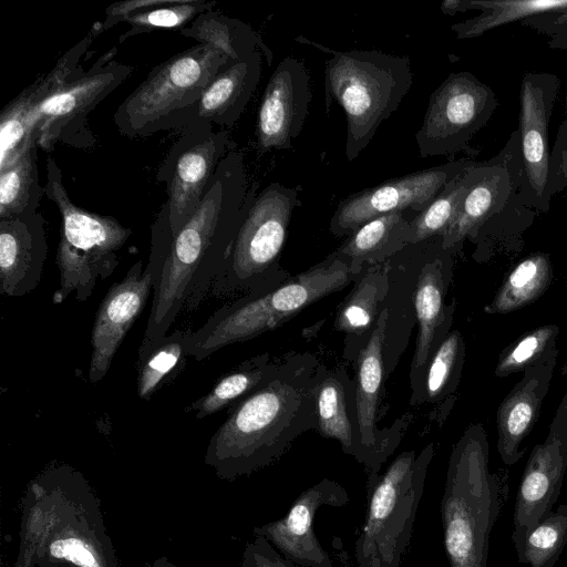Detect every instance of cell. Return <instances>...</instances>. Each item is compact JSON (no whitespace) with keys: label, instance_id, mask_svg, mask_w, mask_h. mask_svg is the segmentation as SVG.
Here are the masks:
<instances>
[{"label":"cell","instance_id":"6da1fadb","mask_svg":"<svg viewBox=\"0 0 567 567\" xmlns=\"http://www.w3.org/2000/svg\"><path fill=\"white\" fill-rule=\"evenodd\" d=\"M255 197L243 154L234 146L217 166L193 216L173 238L140 348L164 337L182 311L197 310L209 296Z\"/></svg>","mask_w":567,"mask_h":567},{"label":"cell","instance_id":"7a4b0ae2","mask_svg":"<svg viewBox=\"0 0 567 567\" xmlns=\"http://www.w3.org/2000/svg\"><path fill=\"white\" fill-rule=\"evenodd\" d=\"M319 363L310 352L285 353L268 383L227 410L204 456L219 478L234 481L262 470L277 462L300 435L317 431Z\"/></svg>","mask_w":567,"mask_h":567},{"label":"cell","instance_id":"3957f363","mask_svg":"<svg viewBox=\"0 0 567 567\" xmlns=\"http://www.w3.org/2000/svg\"><path fill=\"white\" fill-rule=\"evenodd\" d=\"M508 495L507 480L489 472L484 432L468 427L450 455L441 501L450 567H487L489 536Z\"/></svg>","mask_w":567,"mask_h":567},{"label":"cell","instance_id":"277c9868","mask_svg":"<svg viewBox=\"0 0 567 567\" xmlns=\"http://www.w3.org/2000/svg\"><path fill=\"white\" fill-rule=\"evenodd\" d=\"M357 276L334 250L276 288L248 293L221 306L192 332L189 355L200 361L227 346L272 331L310 305L341 291Z\"/></svg>","mask_w":567,"mask_h":567},{"label":"cell","instance_id":"5b68a950","mask_svg":"<svg viewBox=\"0 0 567 567\" xmlns=\"http://www.w3.org/2000/svg\"><path fill=\"white\" fill-rule=\"evenodd\" d=\"M324 65L326 107L339 103L347 118L346 156L353 161L413 83L408 56L377 50L331 51Z\"/></svg>","mask_w":567,"mask_h":567},{"label":"cell","instance_id":"8992f818","mask_svg":"<svg viewBox=\"0 0 567 567\" xmlns=\"http://www.w3.org/2000/svg\"><path fill=\"white\" fill-rule=\"evenodd\" d=\"M230 62L220 50L198 43L154 66L114 112L118 132L135 138L183 130L195 121L204 90Z\"/></svg>","mask_w":567,"mask_h":567},{"label":"cell","instance_id":"52a82bcc","mask_svg":"<svg viewBox=\"0 0 567 567\" xmlns=\"http://www.w3.org/2000/svg\"><path fill=\"white\" fill-rule=\"evenodd\" d=\"M44 196L61 215L56 265L60 284L52 301L60 305L71 293L78 301L89 299L99 280L109 278L118 265V252L132 230L116 218L75 205L63 184L62 171L54 157L45 162Z\"/></svg>","mask_w":567,"mask_h":567},{"label":"cell","instance_id":"ba28073f","mask_svg":"<svg viewBox=\"0 0 567 567\" xmlns=\"http://www.w3.org/2000/svg\"><path fill=\"white\" fill-rule=\"evenodd\" d=\"M299 205L298 189L279 183L256 195L209 296L239 298L276 288L291 276L280 257L292 212Z\"/></svg>","mask_w":567,"mask_h":567},{"label":"cell","instance_id":"9c48e42d","mask_svg":"<svg viewBox=\"0 0 567 567\" xmlns=\"http://www.w3.org/2000/svg\"><path fill=\"white\" fill-rule=\"evenodd\" d=\"M433 456V443L419 454L400 453L367 492L365 522L355 543L357 567L401 566Z\"/></svg>","mask_w":567,"mask_h":567},{"label":"cell","instance_id":"30bf717a","mask_svg":"<svg viewBox=\"0 0 567 567\" xmlns=\"http://www.w3.org/2000/svg\"><path fill=\"white\" fill-rule=\"evenodd\" d=\"M466 175L467 187L452 224L442 236L443 248H457L465 238L474 239L493 221L533 218L537 213L520 195L523 164L517 130L495 156L475 162Z\"/></svg>","mask_w":567,"mask_h":567},{"label":"cell","instance_id":"8fae6325","mask_svg":"<svg viewBox=\"0 0 567 567\" xmlns=\"http://www.w3.org/2000/svg\"><path fill=\"white\" fill-rule=\"evenodd\" d=\"M112 48L85 71L82 64L72 78L35 112L30 133L38 147L50 153L58 143L91 151L97 140L87 125L90 113L118 87L132 68L114 60Z\"/></svg>","mask_w":567,"mask_h":567},{"label":"cell","instance_id":"7c38bea8","mask_svg":"<svg viewBox=\"0 0 567 567\" xmlns=\"http://www.w3.org/2000/svg\"><path fill=\"white\" fill-rule=\"evenodd\" d=\"M386 309L380 315L368 343L359 353L354 364L353 422L355 434L354 458L368 473L367 492L378 482L382 465L399 446L403 433L413 415L406 413L392 425L378 427L380 396L385 377L384 340Z\"/></svg>","mask_w":567,"mask_h":567},{"label":"cell","instance_id":"4fadbf2b","mask_svg":"<svg viewBox=\"0 0 567 567\" xmlns=\"http://www.w3.org/2000/svg\"><path fill=\"white\" fill-rule=\"evenodd\" d=\"M497 105L494 91L474 74L450 73L431 94L415 135L421 157L462 150L487 124Z\"/></svg>","mask_w":567,"mask_h":567},{"label":"cell","instance_id":"5bb4252c","mask_svg":"<svg viewBox=\"0 0 567 567\" xmlns=\"http://www.w3.org/2000/svg\"><path fill=\"white\" fill-rule=\"evenodd\" d=\"M235 144L226 130L194 121L182 130L158 166L156 178L165 183L173 237L190 219L224 156Z\"/></svg>","mask_w":567,"mask_h":567},{"label":"cell","instance_id":"9a60e30c","mask_svg":"<svg viewBox=\"0 0 567 567\" xmlns=\"http://www.w3.org/2000/svg\"><path fill=\"white\" fill-rule=\"evenodd\" d=\"M474 163L470 159L452 161L351 194L334 210L330 231L337 237H348L379 216L404 210L416 214L433 202L450 181Z\"/></svg>","mask_w":567,"mask_h":567},{"label":"cell","instance_id":"2e32d148","mask_svg":"<svg viewBox=\"0 0 567 567\" xmlns=\"http://www.w3.org/2000/svg\"><path fill=\"white\" fill-rule=\"evenodd\" d=\"M559 86V78L549 72H527L520 84L517 128L523 164L520 195L537 213H547L550 207L548 128Z\"/></svg>","mask_w":567,"mask_h":567},{"label":"cell","instance_id":"e0dca14e","mask_svg":"<svg viewBox=\"0 0 567 567\" xmlns=\"http://www.w3.org/2000/svg\"><path fill=\"white\" fill-rule=\"evenodd\" d=\"M442 240V236L431 238L414 295L417 333L410 367L412 406L422 405L426 368L450 333L453 318L454 305H445V293L452 274V255L456 248H443Z\"/></svg>","mask_w":567,"mask_h":567},{"label":"cell","instance_id":"ac0fdd59","mask_svg":"<svg viewBox=\"0 0 567 567\" xmlns=\"http://www.w3.org/2000/svg\"><path fill=\"white\" fill-rule=\"evenodd\" d=\"M154 286L151 270L137 260L104 296L91 332L92 354L87 373L91 383L101 381L109 372L115 353L142 315Z\"/></svg>","mask_w":567,"mask_h":567},{"label":"cell","instance_id":"d6986e66","mask_svg":"<svg viewBox=\"0 0 567 567\" xmlns=\"http://www.w3.org/2000/svg\"><path fill=\"white\" fill-rule=\"evenodd\" d=\"M349 501L350 496L342 485L322 478L303 491L284 517L255 527L252 534L265 537L299 567H333L315 534L313 519L320 507H341Z\"/></svg>","mask_w":567,"mask_h":567},{"label":"cell","instance_id":"ffe728a7","mask_svg":"<svg viewBox=\"0 0 567 567\" xmlns=\"http://www.w3.org/2000/svg\"><path fill=\"white\" fill-rule=\"evenodd\" d=\"M310 101L306 64L296 58H285L269 78L260 101L256 125L259 151L289 150L302 130Z\"/></svg>","mask_w":567,"mask_h":567},{"label":"cell","instance_id":"44dd1931","mask_svg":"<svg viewBox=\"0 0 567 567\" xmlns=\"http://www.w3.org/2000/svg\"><path fill=\"white\" fill-rule=\"evenodd\" d=\"M93 34L69 49L53 69L37 79L10 101L0 113V169L14 162L35 137L30 123L38 109L54 95L75 73L89 50Z\"/></svg>","mask_w":567,"mask_h":567},{"label":"cell","instance_id":"7402d4cb","mask_svg":"<svg viewBox=\"0 0 567 567\" xmlns=\"http://www.w3.org/2000/svg\"><path fill=\"white\" fill-rule=\"evenodd\" d=\"M47 256L41 213L0 219V293L17 298L33 291L42 278Z\"/></svg>","mask_w":567,"mask_h":567},{"label":"cell","instance_id":"603a6c76","mask_svg":"<svg viewBox=\"0 0 567 567\" xmlns=\"http://www.w3.org/2000/svg\"><path fill=\"white\" fill-rule=\"evenodd\" d=\"M566 468V442L556 433L534 447L516 493L512 540L519 538L553 511Z\"/></svg>","mask_w":567,"mask_h":567},{"label":"cell","instance_id":"cb8c5ba5","mask_svg":"<svg viewBox=\"0 0 567 567\" xmlns=\"http://www.w3.org/2000/svg\"><path fill=\"white\" fill-rule=\"evenodd\" d=\"M430 241L431 238L409 244L388 260V292L384 300L388 315L384 340L386 379L395 370L405 352L416 324L414 295Z\"/></svg>","mask_w":567,"mask_h":567},{"label":"cell","instance_id":"d4e9b609","mask_svg":"<svg viewBox=\"0 0 567 567\" xmlns=\"http://www.w3.org/2000/svg\"><path fill=\"white\" fill-rule=\"evenodd\" d=\"M33 564L55 567H117L112 543L99 509L71 514L37 551Z\"/></svg>","mask_w":567,"mask_h":567},{"label":"cell","instance_id":"484cf974","mask_svg":"<svg viewBox=\"0 0 567 567\" xmlns=\"http://www.w3.org/2000/svg\"><path fill=\"white\" fill-rule=\"evenodd\" d=\"M388 271V261L364 266L336 310L333 329L344 336L342 358L351 365L368 343L384 309Z\"/></svg>","mask_w":567,"mask_h":567},{"label":"cell","instance_id":"4316f807","mask_svg":"<svg viewBox=\"0 0 567 567\" xmlns=\"http://www.w3.org/2000/svg\"><path fill=\"white\" fill-rule=\"evenodd\" d=\"M262 52L225 65L204 90L195 121L233 126L250 101L261 75Z\"/></svg>","mask_w":567,"mask_h":567},{"label":"cell","instance_id":"83f0119b","mask_svg":"<svg viewBox=\"0 0 567 567\" xmlns=\"http://www.w3.org/2000/svg\"><path fill=\"white\" fill-rule=\"evenodd\" d=\"M317 432L337 440L344 454L354 456L353 382L347 367L319 363L315 389Z\"/></svg>","mask_w":567,"mask_h":567},{"label":"cell","instance_id":"f1b7e54d","mask_svg":"<svg viewBox=\"0 0 567 567\" xmlns=\"http://www.w3.org/2000/svg\"><path fill=\"white\" fill-rule=\"evenodd\" d=\"M408 212L411 210L389 213L368 221L350 234L336 250L354 274H359L364 266L388 261L412 244V218L408 217Z\"/></svg>","mask_w":567,"mask_h":567},{"label":"cell","instance_id":"f546056e","mask_svg":"<svg viewBox=\"0 0 567 567\" xmlns=\"http://www.w3.org/2000/svg\"><path fill=\"white\" fill-rule=\"evenodd\" d=\"M281 357L265 352L240 362L224 374L209 392L194 401L186 411L197 420L228 410L268 383L277 373Z\"/></svg>","mask_w":567,"mask_h":567},{"label":"cell","instance_id":"4dcf8cb0","mask_svg":"<svg viewBox=\"0 0 567 567\" xmlns=\"http://www.w3.org/2000/svg\"><path fill=\"white\" fill-rule=\"evenodd\" d=\"M178 33L220 50L233 62L245 60L257 50L268 64L272 61L271 50L250 25L214 9L197 16Z\"/></svg>","mask_w":567,"mask_h":567},{"label":"cell","instance_id":"1f68e13d","mask_svg":"<svg viewBox=\"0 0 567 567\" xmlns=\"http://www.w3.org/2000/svg\"><path fill=\"white\" fill-rule=\"evenodd\" d=\"M190 330L166 333L146 348L138 349L137 394L148 401L164 385L172 382L186 367L189 355Z\"/></svg>","mask_w":567,"mask_h":567},{"label":"cell","instance_id":"d6a6232c","mask_svg":"<svg viewBox=\"0 0 567 567\" xmlns=\"http://www.w3.org/2000/svg\"><path fill=\"white\" fill-rule=\"evenodd\" d=\"M38 148L34 137L14 162L0 169V219L38 213L44 195L39 181Z\"/></svg>","mask_w":567,"mask_h":567},{"label":"cell","instance_id":"836d02e7","mask_svg":"<svg viewBox=\"0 0 567 567\" xmlns=\"http://www.w3.org/2000/svg\"><path fill=\"white\" fill-rule=\"evenodd\" d=\"M537 380L519 384L502 402L497 412L498 452L507 465L516 463L524 452L519 444L532 430L540 406Z\"/></svg>","mask_w":567,"mask_h":567},{"label":"cell","instance_id":"e575fe53","mask_svg":"<svg viewBox=\"0 0 567 567\" xmlns=\"http://www.w3.org/2000/svg\"><path fill=\"white\" fill-rule=\"evenodd\" d=\"M470 3L471 10H481V13L451 27L457 39L481 37L515 21L567 12V0H471Z\"/></svg>","mask_w":567,"mask_h":567},{"label":"cell","instance_id":"d590c367","mask_svg":"<svg viewBox=\"0 0 567 567\" xmlns=\"http://www.w3.org/2000/svg\"><path fill=\"white\" fill-rule=\"evenodd\" d=\"M551 275L547 255L537 252L526 257L508 274L486 311L507 313L529 305L545 292Z\"/></svg>","mask_w":567,"mask_h":567},{"label":"cell","instance_id":"8d00e7d4","mask_svg":"<svg viewBox=\"0 0 567 567\" xmlns=\"http://www.w3.org/2000/svg\"><path fill=\"white\" fill-rule=\"evenodd\" d=\"M513 544L519 563L554 567L567 544V505H559Z\"/></svg>","mask_w":567,"mask_h":567},{"label":"cell","instance_id":"74e56055","mask_svg":"<svg viewBox=\"0 0 567 567\" xmlns=\"http://www.w3.org/2000/svg\"><path fill=\"white\" fill-rule=\"evenodd\" d=\"M464 357V344L461 333L454 330L441 343L426 368L422 405H433L434 413L443 405L456 386Z\"/></svg>","mask_w":567,"mask_h":567},{"label":"cell","instance_id":"f35d334b","mask_svg":"<svg viewBox=\"0 0 567 567\" xmlns=\"http://www.w3.org/2000/svg\"><path fill=\"white\" fill-rule=\"evenodd\" d=\"M215 4V1L206 0H166L159 6L131 12L117 21L130 25V29L121 34L118 43L155 30L181 31L200 13L213 10Z\"/></svg>","mask_w":567,"mask_h":567},{"label":"cell","instance_id":"ab89813d","mask_svg":"<svg viewBox=\"0 0 567 567\" xmlns=\"http://www.w3.org/2000/svg\"><path fill=\"white\" fill-rule=\"evenodd\" d=\"M467 169L450 181L424 209L414 214L411 219L412 244L443 236L452 224L466 190Z\"/></svg>","mask_w":567,"mask_h":567},{"label":"cell","instance_id":"60d3db41","mask_svg":"<svg viewBox=\"0 0 567 567\" xmlns=\"http://www.w3.org/2000/svg\"><path fill=\"white\" fill-rule=\"evenodd\" d=\"M556 334L555 326H543L528 332L501 358L496 367V374L506 377L522 370L539 357Z\"/></svg>","mask_w":567,"mask_h":567},{"label":"cell","instance_id":"b9f144b4","mask_svg":"<svg viewBox=\"0 0 567 567\" xmlns=\"http://www.w3.org/2000/svg\"><path fill=\"white\" fill-rule=\"evenodd\" d=\"M548 167V193L553 197L567 187V118L558 127Z\"/></svg>","mask_w":567,"mask_h":567},{"label":"cell","instance_id":"7bdbcfd3","mask_svg":"<svg viewBox=\"0 0 567 567\" xmlns=\"http://www.w3.org/2000/svg\"><path fill=\"white\" fill-rule=\"evenodd\" d=\"M245 546L238 567H297L282 556L265 537L254 535Z\"/></svg>","mask_w":567,"mask_h":567},{"label":"cell","instance_id":"ee69618b","mask_svg":"<svg viewBox=\"0 0 567 567\" xmlns=\"http://www.w3.org/2000/svg\"><path fill=\"white\" fill-rule=\"evenodd\" d=\"M522 23L550 37V48L567 49V12L538 16Z\"/></svg>","mask_w":567,"mask_h":567},{"label":"cell","instance_id":"f6af8a7d","mask_svg":"<svg viewBox=\"0 0 567 567\" xmlns=\"http://www.w3.org/2000/svg\"><path fill=\"white\" fill-rule=\"evenodd\" d=\"M471 0H444L441 3V11L447 16L471 10Z\"/></svg>","mask_w":567,"mask_h":567},{"label":"cell","instance_id":"bcb514c9","mask_svg":"<svg viewBox=\"0 0 567 567\" xmlns=\"http://www.w3.org/2000/svg\"><path fill=\"white\" fill-rule=\"evenodd\" d=\"M148 567H177L171 563L167 558L162 557L152 563Z\"/></svg>","mask_w":567,"mask_h":567},{"label":"cell","instance_id":"7dc6e473","mask_svg":"<svg viewBox=\"0 0 567 567\" xmlns=\"http://www.w3.org/2000/svg\"><path fill=\"white\" fill-rule=\"evenodd\" d=\"M55 567H75V566H72L70 564H61V565H58Z\"/></svg>","mask_w":567,"mask_h":567}]
</instances>
